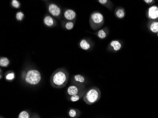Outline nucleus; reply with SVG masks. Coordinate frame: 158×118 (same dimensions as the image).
Instances as JSON below:
<instances>
[{
	"label": "nucleus",
	"instance_id": "obj_1",
	"mask_svg": "<svg viewBox=\"0 0 158 118\" xmlns=\"http://www.w3.org/2000/svg\"><path fill=\"white\" fill-rule=\"evenodd\" d=\"M70 74L67 69L60 68L55 70L50 78V83L53 87L61 89L67 85Z\"/></svg>",
	"mask_w": 158,
	"mask_h": 118
},
{
	"label": "nucleus",
	"instance_id": "obj_2",
	"mask_svg": "<svg viewBox=\"0 0 158 118\" xmlns=\"http://www.w3.org/2000/svg\"><path fill=\"white\" fill-rule=\"evenodd\" d=\"M21 78L25 84L30 86H37L42 80L41 74L37 69H28L21 73Z\"/></svg>",
	"mask_w": 158,
	"mask_h": 118
},
{
	"label": "nucleus",
	"instance_id": "obj_3",
	"mask_svg": "<svg viewBox=\"0 0 158 118\" xmlns=\"http://www.w3.org/2000/svg\"><path fill=\"white\" fill-rule=\"evenodd\" d=\"M101 97L102 92L99 88L92 87L86 90L82 99L86 104L90 105L98 102Z\"/></svg>",
	"mask_w": 158,
	"mask_h": 118
},
{
	"label": "nucleus",
	"instance_id": "obj_4",
	"mask_svg": "<svg viewBox=\"0 0 158 118\" xmlns=\"http://www.w3.org/2000/svg\"><path fill=\"white\" fill-rule=\"evenodd\" d=\"M89 26L93 31H98L101 29L105 23L104 16L98 11H93L89 18Z\"/></svg>",
	"mask_w": 158,
	"mask_h": 118
},
{
	"label": "nucleus",
	"instance_id": "obj_5",
	"mask_svg": "<svg viewBox=\"0 0 158 118\" xmlns=\"http://www.w3.org/2000/svg\"><path fill=\"white\" fill-rule=\"evenodd\" d=\"M87 90L86 86L78 84H72L66 89V95L68 96H74Z\"/></svg>",
	"mask_w": 158,
	"mask_h": 118
},
{
	"label": "nucleus",
	"instance_id": "obj_6",
	"mask_svg": "<svg viewBox=\"0 0 158 118\" xmlns=\"http://www.w3.org/2000/svg\"><path fill=\"white\" fill-rule=\"evenodd\" d=\"M124 46V42L121 40H113L107 45L106 49L112 53H117Z\"/></svg>",
	"mask_w": 158,
	"mask_h": 118
},
{
	"label": "nucleus",
	"instance_id": "obj_7",
	"mask_svg": "<svg viewBox=\"0 0 158 118\" xmlns=\"http://www.w3.org/2000/svg\"><path fill=\"white\" fill-rule=\"evenodd\" d=\"M47 9L52 16L57 18H61L62 10L57 4L54 3H47Z\"/></svg>",
	"mask_w": 158,
	"mask_h": 118
},
{
	"label": "nucleus",
	"instance_id": "obj_8",
	"mask_svg": "<svg viewBox=\"0 0 158 118\" xmlns=\"http://www.w3.org/2000/svg\"><path fill=\"white\" fill-rule=\"evenodd\" d=\"M146 16L149 20H158V6H151L146 11Z\"/></svg>",
	"mask_w": 158,
	"mask_h": 118
},
{
	"label": "nucleus",
	"instance_id": "obj_9",
	"mask_svg": "<svg viewBox=\"0 0 158 118\" xmlns=\"http://www.w3.org/2000/svg\"><path fill=\"white\" fill-rule=\"evenodd\" d=\"M79 48L84 51H90L94 46V43L89 39H82L78 43Z\"/></svg>",
	"mask_w": 158,
	"mask_h": 118
},
{
	"label": "nucleus",
	"instance_id": "obj_10",
	"mask_svg": "<svg viewBox=\"0 0 158 118\" xmlns=\"http://www.w3.org/2000/svg\"><path fill=\"white\" fill-rule=\"evenodd\" d=\"M64 18L66 21H76L77 18V14L75 10L71 9H66L64 10Z\"/></svg>",
	"mask_w": 158,
	"mask_h": 118
},
{
	"label": "nucleus",
	"instance_id": "obj_11",
	"mask_svg": "<svg viewBox=\"0 0 158 118\" xmlns=\"http://www.w3.org/2000/svg\"><path fill=\"white\" fill-rule=\"evenodd\" d=\"M71 82L72 84H81V85H87L88 81L87 79L81 74H76L73 75L71 79Z\"/></svg>",
	"mask_w": 158,
	"mask_h": 118
},
{
	"label": "nucleus",
	"instance_id": "obj_12",
	"mask_svg": "<svg viewBox=\"0 0 158 118\" xmlns=\"http://www.w3.org/2000/svg\"><path fill=\"white\" fill-rule=\"evenodd\" d=\"M94 34L100 40H103L106 39L110 34V29L107 26L101 28L97 31Z\"/></svg>",
	"mask_w": 158,
	"mask_h": 118
},
{
	"label": "nucleus",
	"instance_id": "obj_13",
	"mask_svg": "<svg viewBox=\"0 0 158 118\" xmlns=\"http://www.w3.org/2000/svg\"><path fill=\"white\" fill-rule=\"evenodd\" d=\"M147 26L148 30L151 32L158 33V20H149Z\"/></svg>",
	"mask_w": 158,
	"mask_h": 118
},
{
	"label": "nucleus",
	"instance_id": "obj_14",
	"mask_svg": "<svg viewBox=\"0 0 158 118\" xmlns=\"http://www.w3.org/2000/svg\"><path fill=\"white\" fill-rule=\"evenodd\" d=\"M45 25L49 27H52L56 25V22L54 18L50 15H46L43 19Z\"/></svg>",
	"mask_w": 158,
	"mask_h": 118
},
{
	"label": "nucleus",
	"instance_id": "obj_15",
	"mask_svg": "<svg viewBox=\"0 0 158 118\" xmlns=\"http://www.w3.org/2000/svg\"><path fill=\"white\" fill-rule=\"evenodd\" d=\"M114 15L118 19H123L126 17V11L123 7H117L114 10Z\"/></svg>",
	"mask_w": 158,
	"mask_h": 118
},
{
	"label": "nucleus",
	"instance_id": "obj_16",
	"mask_svg": "<svg viewBox=\"0 0 158 118\" xmlns=\"http://www.w3.org/2000/svg\"><path fill=\"white\" fill-rule=\"evenodd\" d=\"M98 2L110 11L113 9L114 4L110 0H98Z\"/></svg>",
	"mask_w": 158,
	"mask_h": 118
},
{
	"label": "nucleus",
	"instance_id": "obj_17",
	"mask_svg": "<svg viewBox=\"0 0 158 118\" xmlns=\"http://www.w3.org/2000/svg\"><path fill=\"white\" fill-rule=\"evenodd\" d=\"M80 111L76 108H70L68 112V115L71 118H78L81 116Z\"/></svg>",
	"mask_w": 158,
	"mask_h": 118
},
{
	"label": "nucleus",
	"instance_id": "obj_18",
	"mask_svg": "<svg viewBox=\"0 0 158 118\" xmlns=\"http://www.w3.org/2000/svg\"><path fill=\"white\" fill-rule=\"evenodd\" d=\"M75 22L76 21H70L65 20L64 22L63 21L62 22V27L67 31H71L74 27Z\"/></svg>",
	"mask_w": 158,
	"mask_h": 118
},
{
	"label": "nucleus",
	"instance_id": "obj_19",
	"mask_svg": "<svg viewBox=\"0 0 158 118\" xmlns=\"http://www.w3.org/2000/svg\"><path fill=\"white\" fill-rule=\"evenodd\" d=\"M86 91V90L83 91V92H81V93L74 95V96H68V100L72 102H76L77 101H79V100H80L81 99L83 98Z\"/></svg>",
	"mask_w": 158,
	"mask_h": 118
},
{
	"label": "nucleus",
	"instance_id": "obj_20",
	"mask_svg": "<svg viewBox=\"0 0 158 118\" xmlns=\"http://www.w3.org/2000/svg\"><path fill=\"white\" fill-rule=\"evenodd\" d=\"M15 73L13 71H9L6 72L5 74V80L8 82H12L15 79Z\"/></svg>",
	"mask_w": 158,
	"mask_h": 118
},
{
	"label": "nucleus",
	"instance_id": "obj_21",
	"mask_svg": "<svg viewBox=\"0 0 158 118\" xmlns=\"http://www.w3.org/2000/svg\"><path fill=\"white\" fill-rule=\"evenodd\" d=\"M10 63L9 59L5 57H1L0 58V66L1 67H8Z\"/></svg>",
	"mask_w": 158,
	"mask_h": 118
},
{
	"label": "nucleus",
	"instance_id": "obj_22",
	"mask_svg": "<svg viewBox=\"0 0 158 118\" xmlns=\"http://www.w3.org/2000/svg\"><path fill=\"white\" fill-rule=\"evenodd\" d=\"M32 113L28 110H23L18 116L17 118H31Z\"/></svg>",
	"mask_w": 158,
	"mask_h": 118
},
{
	"label": "nucleus",
	"instance_id": "obj_23",
	"mask_svg": "<svg viewBox=\"0 0 158 118\" xmlns=\"http://www.w3.org/2000/svg\"><path fill=\"white\" fill-rule=\"evenodd\" d=\"M24 17V14L23 11H18L16 14V19L18 21H23Z\"/></svg>",
	"mask_w": 158,
	"mask_h": 118
},
{
	"label": "nucleus",
	"instance_id": "obj_24",
	"mask_svg": "<svg viewBox=\"0 0 158 118\" xmlns=\"http://www.w3.org/2000/svg\"><path fill=\"white\" fill-rule=\"evenodd\" d=\"M10 4H11V6L12 7L15 9L19 8L20 6H21L20 2L18 0H12V1H11Z\"/></svg>",
	"mask_w": 158,
	"mask_h": 118
},
{
	"label": "nucleus",
	"instance_id": "obj_25",
	"mask_svg": "<svg viewBox=\"0 0 158 118\" xmlns=\"http://www.w3.org/2000/svg\"><path fill=\"white\" fill-rule=\"evenodd\" d=\"M143 2H145L147 5H152V6L153 5V4L155 3V1L154 0H144Z\"/></svg>",
	"mask_w": 158,
	"mask_h": 118
},
{
	"label": "nucleus",
	"instance_id": "obj_26",
	"mask_svg": "<svg viewBox=\"0 0 158 118\" xmlns=\"http://www.w3.org/2000/svg\"><path fill=\"white\" fill-rule=\"evenodd\" d=\"M31 118H41V117L39 114L34 112V113H32Z\"/></svg>",
	"mask_w": 158,
	"mask_h": 118
},
{
	"label": "nucleus",
	"instance_id": "obj_27",
	"mask_svg": "<svg viewBox=\"0 0 158 118\" xmlns=\"http://www.w3.org/2000/svg\"><path fill=\"white\" fill-rule=\"evenodd\" d=\"M2 69H0V79H2Z\"/></svg>",
	"mask_w": 158,
	"mask_h": 118
},
{
	"label": "nucleus",
	"instance_id": "obj_28",
	"mask_svg": "<svg viewBox=\"0 0 158 118\" xmlns=\"http://www.w3.org/2000/svg\"><path fill=\"white\" fill-rule=\"evenodd\" d=\"M0 118H4V117H2V116H1V117H0Z\"/></svg>",
	"mask_w": 158,
	"mask_h": 118
},
{
	"label": "nucleus",
	"instance_id": "obj_29",
	"mask_svg": "<svg viewBox=\"0 0 158 118\" xmlns=\"http://www.w3.org/2000/svg\"><path fill=\"white\" fill-rule=\"evenodd\" d=\"M157 36H158V33L157 34Z\"/></svg>",
	"mask_w": 158,
	"mask_h": 118
}]
</instances>
